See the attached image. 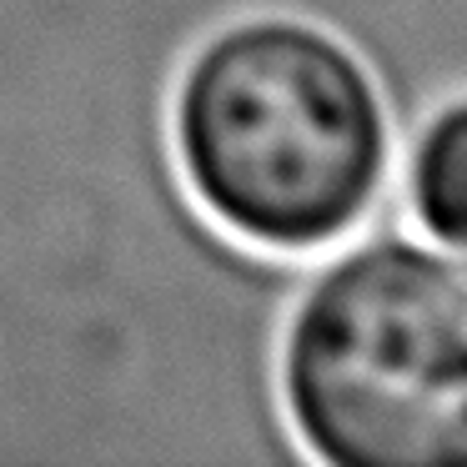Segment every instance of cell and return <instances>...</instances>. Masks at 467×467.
I'll use <instances>...</instances> for the list:
<instances>
[{
    "mask_svg": "<svg viewBox=\"0 0 467 467\" xmlns=\"http://www.w3.org/2000/svg\"><path fill=\"white\" fill-rule=\"evenodd\" d=\"M171 156L216 232L306 262L377 212L392 111L347 36L252 11L192 46L171 91Z\"/></svg>",
    "mask_w": 467,
    "mask_h": 467,
    "instance_id": "6da1fadb",
    "label": "cell"
},
{
    "mask_svg": "<svg viewBox=\"0 0 467 467\" xmlns=\"http://www.w3.org/2000/svg\"><path fill=\"white\" fill-rule=\"evenodd\" d=\"M276 397L306 462L467 467V256L377 232L302 276Z\"/></svg>",
    "mask_w": 467,
    "mask_h": 467,
    "instance_id": "7a4b0ae2",
    "label": "cell"
},
{
    "mask_svg": "<svg viewBox=\"0 0 467 467\" xmlns=\"http://www.w3.org/2000/svg\"><path fill=\"white\" fill-rule=\"evenodd\" d=\"M407 212L427 236L467 252V101L427 116L407 151Z\"/></svg>",
    "mask_w": 467,
    "mask_h": 467,
    "instance_id": "3957f363",
    "label": "cell"
}]
</instances>
